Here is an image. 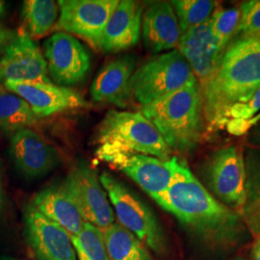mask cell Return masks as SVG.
Returning a JSON list of instances; mask_svg holds the SVG:
<instances>
[{
    "mask_svg": "<svg viewBox=\"0 0 260 260\" xmlns=\"http://www.w3.org/2000/svg\"><path fill=\"white\" fill-rule=\"evenodd\" d=\"M173 177L153 200L212 250H229L244 239L240 214L220 203L193 175L185 162L172 157Z\"/></svg>",
    "mask_w": 260,
    "mask_h": 260,
    "instance_id": "cell-1",
    "label": "cell"
},
{
    "mask_svg": "<svg viewBox=\"0 0 260 260\" xmlns=\"http://www.w3.org/2000/svg\"><path fill=\"white\" fill-rule=\"evenodd\" d=\"M260 89V40L234 37L209 81L202 88L205 121L211 129L223 128L229 112Z\"/></svg>",
    "mask_w": 260,
    "mask_h": 260,
    "instance_id": "cell-2",
    "label": "cell"
},
{
    "mask_svg": "<svg viewBox=\"0 0 260 260\" xmlns=\"http://www.w3.org/2000/svg\"><path fill=\"white\" fill-rule=\"evenodd\" d=\"M141 113L157 128L172 152L189 153L205 136L204 101L197 78L166 98L143 106Z\"/></svg>",
    "mask_w": 260,
    "mask_h": 260,
    "instance_id": "cell-3",
    "label": "cell"
},
{
    "mask_svg": "<svg viewBox=\"0 0 260 260\" xmlns=\"http://www.w3.org/2000/svg\"><path fill=\"white\" fill-rule=\"evenodd\" d=\"M95 154L110 152L140 153L170 160L172 150L157 128L141 112L111 110L101 122Z\"/></svg>",
    "mask_w": 260,
    "mask_h": 260,
    "instance_id": "cell-4",
    "label": "cell"
},
{
    "mask_svg": "<svg viewBox=\"0 0 260 260\" xmlns=\"http://www.w3.org/2000/svg\"><path fill=\"white\" fill-rule=\"evenodd\" d=\"M196 79L185 58L171 50L151 58L132 75V95L143 106L158 102Z\"/></svg>",
    "mask_w": 260,
    "mask_h": 260,
    "instance_id": "cell-5",
    "label": "cell"
},
{
    "mask_svg": "<svg viewBox=\"0 0 260 260\" xmlns=\"http://www.w3.org/2000/svg\"><path fill=\"white\" fill-rule=\"evenodd\" d=\"M100 181L121 225L150 250L157 253L165 251L164 233L156 216L149 206L110 174L103 172Z\"/></svg>",
    "mask_w": 260,
    "mask_h": 260,
    "instance_id": "cell-6",
    "label": "cell"
},
{
    "mask_svg": "<svg viewBox=\"0 0 260 260\" xmlns=\"http://www.w3.org/2000/svg\"><path fill=\"white\" fill-rule=\"evenodd\" d=\"M202 173L207 190L212 196L240 213L245 201L246 184L243 152L235 146L216 149L205 159Z\"/></svg>",
    "mask_w": 260,
    "mask_h": 260,
    "instance_id": "cell-7",
    "label": "cell"
},
{
    "mask_svg": "<svg viewBox=\"0 0 260 260\" xmlns=\"http://www.w3.org/2000/svg\"><path fill=\"white\" fill-rule=\"evenodd\" d=\"M119 0H60L53 30L74 34L99 49L103 30Z\"/></svg>",
    "mask_w": 260,
    "mask_h": 260,
    "instance_id": "cell-8",
    "label": "cell"
},
{
    "mask_svg": "<svg viewBox=\"0 0 260 260\" xmlns=\"http://www.w3.org/2000/svg\"><path fill=\"white\" fill-rule=\"evenodd\" d=\"M63 185L73 197L85 222L102 232L115 223L114 211L96 174L83 164L73 168Z\"/></svg>",
    "mask_w": 260,
    "mask_h": 260,
    "instance_id": "cell-9",
    "label": "cell"
},
{
    "mask_svg": "<svg viewBox=\"0 0 260 260\" xmlns=\"http://www.w3.org/2000/svg\"><path fill=\"white\" fill-rule=\"evenodd\" d=\"M47 72L59 86L82 82L91 68L90 55L76 38L57 32L44 45Z\"/></svg>",
    "mask_w": 260,
    "mask_h": 260,
    "instance_id": "cell-10",
    "label": "cell"
},
{
    "mask_svg": "<svg viewBox=\"0 0 260 260\" xmlns=\"http://www.w3.org/2000/svg\"><path fill=\"white\" fill-rule=\"evenodd\" d=\"M0 78L3 82H51L45 55L26 32H17L3 50Z\"/></svg>",
    "mask_w": 260,
    "mask_h": 260,
    "instance_id": "cell-11",
    "label": "cell"
},
{
    "mask_svg": "<svg viewBox=\"0 0 260 260\" xmlns=\"http://www.w3.org/2000/svg\"><path fill=\"white\" fill-rule=\"evenodd\" d=\"M113 167L130 177L152 199L163 193L173 177L172 158H159L140 154L110 152L96 155Z\"/></svg>",
    "mask_w": 260,
    "mask_h": 260,
    "instance_id": "cell-12",
    "label": "cell"
},
{
    "mask_svg": "<svg viewBox=\"0 0 260 260\" xmlns=\"http://www.w3.org/2000/svg\"><path fill=\"white\" fill-rule=\"evenodd\" d=\"M25 238L36 260H77L71 235L30 206L25 214Z\"/></svg>",
    "mask_w": 260,
    "mask_h": 260,
    "instance_id": "cell-13",
    "label": "cell"
},
{
    "mask_svg": "<svg viewBox=\"0 0 260 260\" xmlns=\"http://www.w3.org/2000/svg\"><path fill=\"white\" fill-rule=\"evenodd\" d=\"M4 87L18 94L31 107L38 118L88 107L80 93L52 82H4Z\"/></svg>",
    "mask_w": 260,
    "mask_h": 260,
    "instance_id": "cell-14",
    "label": "cell"
},
{
    "mask_svg": "<svg viewBox=\"0 0 260 260\" xmlns=\"http://www.w3.org/2000/svg\"><path fill=\"white\" fill-rule=\"evenodd\" d=\"M177 50L188 62L201 89L217 71L223 54L216 46L210 29V19L183 33Z\"/></svg>",
    "mask_w": 260,
    "mask_h": 260,
    "instance_id": "cell-15",
    "label": "cell"
},
{
    "mask_svg": "<svg viewBox=\"0 0 260 260\" xmlns=\"http://www.w3.org/2000/svg\"><path fill=\"white\" fill-rule=\"evenodd\" d=\"M10 152L19 171L30 177L46 175L59 161L57 150L38 132L30 128L13 134Z\"/></svg>",
    "mask_w": 260,
    "mask_h": 260,
    "instance_id": "cell-16",
    "label": "cell"
},
{
    "mask_svg": "<svg viewBox=\"0 0 260 260\" xmlns=\"http://www.w3.org/2000/svg\"><path fill=\"white\" fill-rule=\"evenodd\" d=\"M136 61L123 55L109 61L100 71L91 86V95L96 103L112 104L120 108L129 105L132 95L131 78Z\"/></svg>",
    "mask_w": 260,
    "mask_h": 260,
    "instance_id": "cell-17",
    "label": "cell"
},
{
    "mask_svg": "<svg viewBox=\"0 0 260 260\" xmlns=\"http://www.w3.org/2000/svg\"><path fill=\"white\" fill-rule=\"evenodd\" d=\"M142 5L133 0H121L112 13L103 30L100 48L104 53H118L139 42Z\"/></svg>",
    "mask_w": 260,
    "mask_h": 260,
    "instance_id": "cell-18",
    "label": "cell"
},
{
    "mask_svg": "<svg viewBox=\"0 0 260 260\" xmlns=\"http://www.w3.org/2000/svg\"><path fill=\"white\" fill-rule=\"evenodd\" d=\"M142 30L144 45L153 54L175 50L181 37L175 10L166 1L149 5L143 17Z\"/></svg>",
    "mask_w": 260,
    "mask_h": 260,
    "instance_id": "cell-19",
    "label": "cell"
},
{
    "mask_svg": "<svg viewBox=\"0 0 260 260\" xmlns=\"http://www.w3.org/2000/svg\"><path fill=\"white\" fill-rule=\"evenodd\" d=\"M30 207L62 226L71 237L78 235L85 220L64 185L44 189L34 197Z\"/></svg>",
    "mask_w": 260,
    "mask_h": 260,
    "instance_id": "cell-20",
    "label": "cell"
},
{
    "mask_svg": "<svg viewBox=\"0 0 260 260\" xmlns=\"http://www.w3.org/2000/svg\"><path fill=\"white\" fill-rule=\"evenodd\" d=\"M246 170L245 201L240 216L247 230L260 238V149L247 148L243 151Z\"/></svg>",
    "mask_w": 260,
    "mask_h": 260,
    "instance_id": "cell-21",
    "label": "cell"
},
{
    "mask_svg": "<svg viewBox=\"0 0 260 260\" xmlns=\"http://www.w3.org/2000/svg\"><path fill=\"white\" fill-rule=\"evenodd\" d=\"M103 238L109 260H151L146 246L121 223L104 231Z\"/></svg>",
    "mask_w": 260,
    "mask_h": 260,
    "instance_id": "cell-22",
    "label": "cell"
},
{
    "mask_svg": "<svg viewBox=\"0 0 260 260\" xmlns=\"http://www.w3.org/2000/svg\"><path fill=\"white\" fill-rule=\"evenodd\" d=\"M24 100L7 90L0 84V128L7 132H17L27 128L38 121Z\"/></svg>",
    "mask_w": 260,
    "mask_h": 260,
    "instance_id": "cell-23",
    "label": "cell"
},
{
    "mask_svg": "<svg viewBox=\"0 0 260 260\" xmlns=\"http://www.w3.org/2000/svg\"><path fill=\"white\" fill-rule=\"evenodd\" d=\"M60 14L59 4L52 0H26L21 16L26 33L32 39L48 34L55 27Z\"/></svg>",
    "mask_w": 260,
    "mask_h": 260,
    "instance_id": "cell-24",
    "label": "cell"
},
{
    "mask_svg": "<svg viewBox=\"0 0 260 260\" xmlns=\"http://www.w3.org/2000/svg\"><path fill=\"white\" fill-rule=\"evenodd\" d=\"M177 15L181 35L211 18L218 2L213 0H175L171 2Z\"/></svg>",
    "mask_w": 260,
    "mask_h": 260,
    "instance_id": "cell-25",
    "label": "cell"
},
{
    "mask_svg": "<svg viewBox=\"0 0 260 260\" xmlns=\"http://www.w3.org/2000/svg\"><path fill=\"white\" fill-rule=\"evenodd\" d=\"M240 19V9L236 7L217 8L210 18V29L218 50L223 53L236 35Z\"/></svg>",
    "mask_w": 260,
    "mask_h": 260,
    "instance_id": "cell-26",
    "label": "cell"
},
{
    "mask_svg": "<svg viewBox=\"0 0 260 260\" xmlns=\"http://www.w3.org/2000/svg\"><path fill=\"white\" fill-rule=\"evenodd\" d=\"M78 260H109L103 233L90 223L85 222L82 231L72 237Z\"/></svg>",
    "mask_w": 260,
    "mask_h": 260,
    "instance_id": "cell-27",
    "label": "cell"
},
{
    "mask_svg": "<svg viewBox=\"0 0 260 260\" xmlns=\"http://www.w3.org/2000/svg\"><path fill=\"white\" fill-rule=\"evenodd\" d=\"M240 19L237 28L238 37H254L260 32V0L242 2Z\"/></svg>",
    "mask_w": 260,
    "mask_h": 260,
    "instance_id": "cell-28",
    "label": "cell"
},
{
    "mask_svg": "<svg viewBox=\"0 0 260 260\" xmlns=\"http://www.w3.org/2000/svg\"><path fill=\"white\" fill-rule=\"evenodd\" d=\"M260 111V89L251 99L237 103L229 112V121H249Z\"/></svg>",
    "mask_w": 260,
    "mask_h": 260,
    "instance_id": "cell-29",
    "label": "cell"
},
{
    "mask_svg": "<svg viewBox=\"0 0 260 260\" xmlns=\"http://www.w3.org/2000/svg\"><path fill=\"white\" fill-rule=\"evenodd\" d=\"M15 31L0 24V55L2 54L5 47L8 46L11 40L15 37Z\"/></svg>",
    "mask_w": 260,
    "mask_h": 260,
    "instance_id": "cell-30",
    "label": "cell"
},
{
    "mask_svg": "<svg viewBox=\"0 0 260 260\" xmlns=\"http://www.w3.org/2000/svg\"><path fill=\"white\" fill-rule=\"evenodd\" d=\"M249 139L253 146L257 147V149H260V121L257 122L256 126L251 130Z\"/></svg>",
    "mask_w": 260,
    "mask_h": 260,
    "instance_id": "cell-31",
    "label": "cell"
},
{
    "mask_svg": "<svg viewBox=\"0 0 260 260\" xmlns=\"http://www.w3.org/2000/svg\"><path fill=\"white\" fill-rule=\"evenodd\" d=\"M251 252L253 260H260V238H255L252 245Z\"/></svg>",
    "mask_w": 260,
    "mask_h": 260,
    "instance_id": "cell-32",
    "label": "cell"
},
{
    "mask_svg": "<svg viewBox=\"0 0 260 260\" xmlns=\"http://www.w3.org/2000/svg\"><path fill=\"white\" fill-rule=\"evenodd\" d=\"M4 9H5V3L0 0V15L4 12Z\"/></svg>",
    "mask_w": 260,
    "mask_h": 260,
    "instance_id": "cell-33",
    "label": "cell"
},
{
    "mask_svg": "<svg viewBox=\"0 0 260 260\" xmlns=\"http://www.w3.org/2000/svg\"><path fill=\"white\" fill-rule=\"evenodd\" d=\"M2 205V195H1V187H0V208Z\"/></svg>",
    "mask_w": 260,
    "mask_h": 260,
    "instance_id": "cell-34",
    "label": "cell"
},
{
    "mask_svg": "<svg viewBox=\"0 0 260 260\" xmlns=\"http://www.w3.org/2000/svg\"><path fill=\"white\" fill-rule=\"evenodd\" d=\"M254 37L257 38L258 40H260V32L258 33V34H257V35H256V36H254Z\"/></svg>",
    "mask_w": 260,
    "mask_h": 260,
    "instance_id": "cell-35",
    "label": "cell"
},
{
    "mask_svg": "<svg viewBox=\"0 0 260 260\" xmlns=\"http://www.w3.org/2000/svg\"><path fill=\"white\" fill-rule=\"evenodd\" d=\"M235 260H245V259H243V258H237V259H235Z\"/></svg>",
    "mask_w": 260,
    "mask_h": 260,
    "instance_id": "cell-36",
    "label": "cell"
},
{
    "mask_svg": "<svg viewBox=\"0 0 260 260\" xmlns=\"http://www.w3.org/2000/svg\"><path fill=\"white\" fill-rule=\"evenodd\" d=\"M1 82H2V80H1V78H0V83H1Z\"/></svg>",
    "mask_w": 260,
    "mask_h": 260,
    "instance_id": "cell-37",
    "label": "cell"
}]
</instances>
